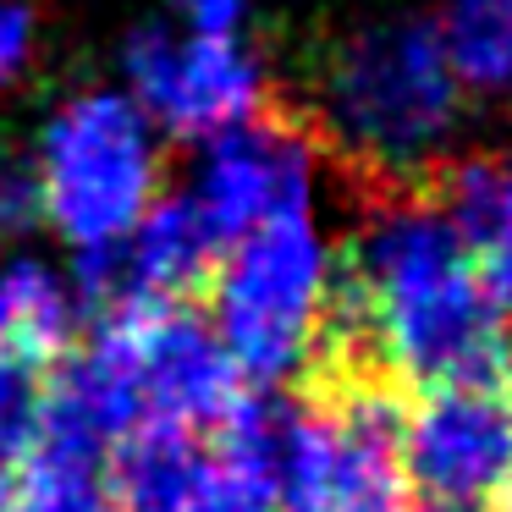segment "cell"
I'll use <instances>...</instances> for the list:
<instances>
[{
	"label": "cell",
	"mask_w": 512,
	"mask_h": 512,
	"mask_svg": "<svg viewBox=\"0 0 512 512\" xmlns=\"http://www.w3.org/2000/svg\"><path fill=\"white\" fill-rule=\"evenodd\" d=\"M138 386L144 419H166L177 430H221L248 402V380L193 309H149L138 320Z\"/></svg>",
	"instance_id": "obj_8"
},
{
	"label": "cell",
	"mask_w": 512,
	"mask_h": 512,
	"mask_svg": "<svg viewBox=\"0 0 512 512\" xmlns=\"http://www.w3.org/2000/svg\"><path fill=\"white\" fill-rule=\"evenodd\" d=\"M0 512H116L105 457L39 441L12 474H0Z\"/></svg>",
	"instance_id": "obj_12"
},
{
	"label": "cell",
	"mask_w": 512,
	"mask_h": 512,
	"mask_svg": "<svg viewBox=\"0 0 512 512\" xmlns=\"http://www.w3.org/2000/svg\"><path fill=\"white\" fill-rule=\"evenodd\" d=\"M78 336V298L39 259H17L0 270V353L56 369Z\"/></svg>",
	"instance_id": "obj_11"
},
{
	"label": "cell",
	"mask_w": 512,
	"mask_h": 512,
	"mask_svg": "<svg viewBox=\"0 0 512 512\" xmlns=\"http://www.w3.org/2000/svg\"><path fill=\"white\" fill-rule=\"evenodd\" d=\"M314 177H320L314 138L298 122H281V116L259 111L248 122L226 127V133L204 138L188 199L204 215V226L215 232V243L226 248L265 221L309 215Z\"/></svg>",
	"instance_id": "obj_7"
},
{
	"label": "cell",
	"mask_w": 512,
	"mask_h": 512,
	"mask_svg": "<svg viewBox=\"0 0 512 512\" xmlns=\"http://www.w3.org/2000/svg\"><path fill=\"white\" fill-rule=\"evenodd\" d=\"M479 259H485V276L496 287V298L507 303L512 314V166H501V182H496V204H490V221L479 232Z\"/></svg>",
	"instance_id": "obj_15"
},
{
	"label": "cell",
	"mask_w": 512,
	"mask_h": 512,
	"mask_svg": "<svg viewBox=\"0 0 512 512\" xmlns=\"http://www.w3.org/2000/svg\"><path fill=\"white\" fill-rule=\"evenodd\" d=\"M39 221V193H34V166L0 160V232H23Z\"/></svg>",
	"instance_id": "obj_17"
},
{
	"label": "cell",
	"mask_w": 512,
	"mask_h": 512,
	"mask_svg": "<svg viewBox=\"0 0 512 512\" xmlns=\"http://www.w3.org/2000/svg\"><path fill=\"white\" fill-rule=\"evenodd\" d=\"M276 402L248 391L243 408L215 430V452H199V479H193L188 512H281L276 479H270Z\"/></svg>",
	"instance_id": "obj_9"
},
{
	"label": "cell",
	"mask_w": 512,
	"mask_h": 512,
	"mask_svg": "<svg viewBox=\"0 0 512 512\" xmlns=\"http://www.w3.org/2000/svg\"><path fill=\"white\" fill-rule=\"evenodd\" d=\"M188 17V34H237L248 17V0H171Z\"/></svg>",
	"instance_id": "obj_18"
},
{
	"label": "cell",
	"mask_w": 512,
	"mask_h": 512,
	"mask_svg": "<svg viewBox=\"0 0 512 512\" xmlns=\"http://www.w3.org/2000/svg\"><path fill=\"white\" fill-rule=\"evenodd\" d=\"M430 28L457 89H512V0H446Z\"/></svg>",
	"instance_id": "obj_13"
},
{
	"label": "cell",
	"mask_w": 512,
	"mask_h": 512,
	"mask_svg": "<svg viewBox=\"0 0 512 512\" xmlns=\"http://www.w3.org/2000/svg\"><path fill=\"white\" fill-rule=\"evenodd\" d=\"M501 512H512V490H507V496H501Z\"/></svg>",
	"instance_id": "obj_20"
},
{
	"label": "cell",
	"mask_w": 512,
	"mask_h": 512,
	"mask_svg": "<svg viewBox=\"0 0 512 512\" xmlns=\"http://www.w3.org/2000/svg\"><path fill=\"white\" fill-rule=\"evenodd\" d=\"M50 369L0 353V474H12L45 435Z\"/></svg>",
	"instance_id": "obj_14"
},
{
	"label": "cell",
	"mask_w": 512,
	"mask_h": 512,
	"mask_svg": "<svg viewBox=\"0 0 512 512\" xmlns=\"http://www.w3.org/2000/svg\"><path fill=\"white\" fill-rule=\"evenodd\" d=\"M199 479V446L166 419H138L105 452V490L116 512H188Z\"/></svg>",
	"instance_id": "obj_10"
},
{
	"label": "cell",
	"mask_w": 512,
	"mask_h": 512,
	"mask_svg": "<svg viewBox=\"0 0 512 512\" xmlns=\"http://www.w3.org/2000/svg\"><path fill=\"white\" fill-rule=\"evenodd\" d=\"M402 485L419 512H485L512 490V386L419 391L397 435Z\"/></svg>",
	"instance_id": "obj_5"
},
{
	"label": "cell",
	"mask_w": 512,
	"mask_h": 512,
	"mask_svg": "<svg viewBox=\"0 0 512 512\" xmlns=\"http://www.w3.org/2000/svg\"><path fill=\"white\" fill-rule=\"evenodd\" d=\"M358 512H419L408 501V490H397V496H380V501H369V507H358Z\"/></svg>",
	"instance_id": "obj_19"
},
{
	"label": "cell",
	"mask_w": 512,
	"mask_h": 512,
	"mask_svg": "<svg viewBox=\"0 0 512 512\" xmlns=\"http://www.w3.org/2000/svg\"><path fill=\"white\" fill-rule=\"evenodd\" d=\"M320 127L386 188H419L446 166L463 89L419 17L347 34L320 67Z\"/></svg>",
	"instance_id": "obj_2"
},
{
	"label": "cell",
	"mask_w": 512,
	"mask_h": 512,
	"mask_svg": "<svg viewBox=\"0 0 512 512\" xmlns=\"http://www.w3.org/2000/svg\"><path fill=\"white\" fill-rule=\"evenodd\" d=\"M127 100L171 138H204L265 111V67L237 34L138 28L127 39Z\"/></svg>",
	"instance_id": "obj_6"
},
{
	"label": "cell",
	"mask_w": 512,
	"mask_h": 512,
	"mask_svg": "<svg viewBox=\"0 0 512 512\" xmlns=\"http://www.w3.org/2000/svg\"><path fill=\"white\" fill-rule=\"evenodd\" d=\"M325 380L512 386V314L479 248L424 188H380L331 270Z\"/></svg>",
	"instance_id": "obj_1"
},
{
	"label": "cell",
	"mask_w": 512,
	"mask_h": 512,
	"mask_svg": "<svg viewBox=\"0 0 512 512\" xmlns=\"http://www.w3.org/2000/svg\"><path fill=\"white\" fill-rule=\"evenodd\" d=\"M331 248L314 215H287L243 232L210 270V331L248 386L309 375L331 320Z\"/></svg>",
	"instance_id": "obj_3"
},
{
	"label": "cell",
	"mask_w": 512,
	"mask_h": 512,
	"mask_svg": "<svg viewBox=\"0 0 512 512\" xmlns=\"http://www.w3.org/2000/svg\"><path fill=\"white\" fill-rule=\"evenodd\" d=\"M34 61V12L17 0H0V89H12Z\"/></svg>",
	"instance_id": "obj_16"
},
{
	"label": "cell",
	"mask_w": 512,
	"mask_h": 512,
	"mask_svg": "<svg viewBox=\"0 0 512 512\" xmlns=\"http://www.w3.org/2000/svg\"><path fill=\"white\" fill-rule=\"evenodd\" d=\"M39 215L72 248L127 237L160 199V138L127 94L83 89L45 122L34 160Z\"/></svg>",
	"instance_id": "obj_4"
}]
</instances>
